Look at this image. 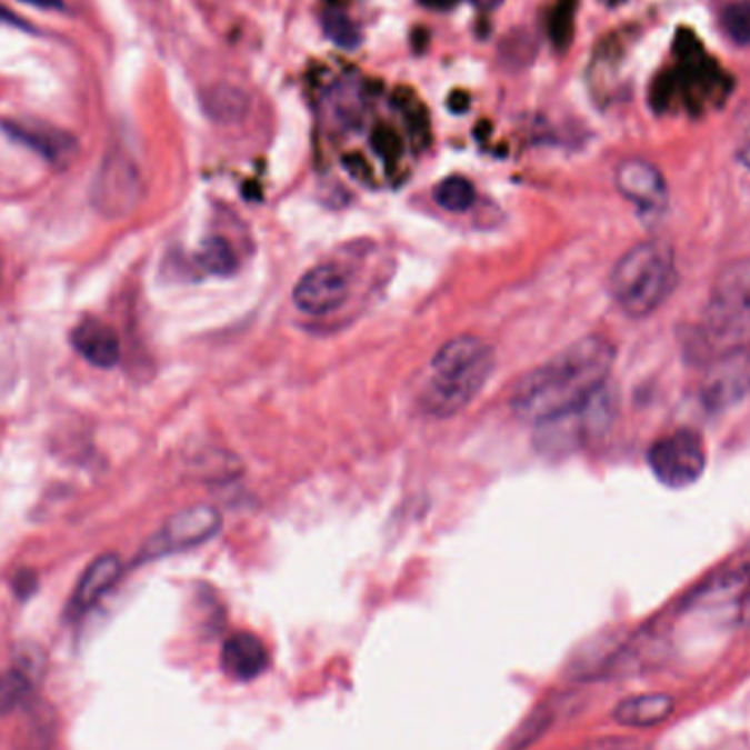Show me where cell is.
<instances>
[{
    "label": "cell",
    "instance_id": "6da1fadb",
    "mask_svg": "<svg viewBox=\"0 0 750 750\" xmlns=\"http://www.w3.org/2000/svg\"><path fill=\"white\" fill-rule=\"evenodd\" d=\"M617 349L603 336H586L544 364L529 371L509 398L513 416L533 426H544L582 409L614 367Z\"/></svg>",
    "mask_w": 750,
    "mask_h": 750
},
{
    "label": "cell",
    "instance_id": "7a4b0ae2",
    "mask_svg": "<svg viewBox=\"0 0 750 750\" xmlns=\"http://www.w3.org/2000/svg\"><path fill=\"white\" fill-rule=\"evenodd\" d=\"M497 369L494 349L479 336L448 340L430 362V380L421 393L428 416L452 417L468 409Z\"/></svg>",
    "mask_w": 750,
    "mask_h": 750
},
{
    "label": "cell",
    "instance_id": "3957f363",
    "mask_svg": "<svg viewBox=\"0 0 750 750\" xmlns=\"http://www.w3.org/2000/svg\"><path fill=\"white\" fill-rule=\"evenodd\" d=\"M610 294L614 303L632 319L654 314L678 286V266L673 249L650 240L628 250L610 272Z\"/></svg>",
    "mask_w": 750,
    "mask_h": 750
},
{
    "label": "cell",
    "instance_id": "277c9868",
    "mask_svg": "<svg viewBox=\"0 0 750 750\" xmlns=\"http://www.w3.org/2000/svg\"><path fill=\"white\" fill-rule=\"evenodd\" d=\"M698 336L700 347L713 358L750 349V257L736 259L718 272Z\"/></svg>",
    "mask_w": 750,
    "mask_h": 750
},
{
    "label": "cell",
    "instance_id": "5b68a950",
    "mask_svg": "<svg viewBox=\"0 0 750 750\" xmlns=\"http://www.w3.org/2000/svg\"><path fill=\"white\" fill-rule=\"evenodd\" d=\"M648 466L657 481L669 490L693 486L707 468V448L700 432L680 428L657 439L648 452Z\"/></svg>",
    "mask_w": 750,
    "mask_h": 750
},
{
    "label": "cell",
    "instance_id": "8992f818",
    "mask_svg": "<svg viewBox=\"0 0 750 750\" xmlns=\"http://www.w3.org/2000/svg\"><path fill=\"white\" fill-rule=\"evenodd\" d=\"M222 529V513L213 504H193L171 518H167L161 529H157L139 551L137 562L161 560L171 553L189 551L209 542Z\"/></svg>",
    "mask_w": 750,
    "mask_h": 750
},
{
    "label": "cell",
    "instance_id": "52a82bcc",
    "mask_svg": "<svg viewBox=\"0 0 750 750\" xmlns=\"http://www.w3.org/2000/svg\"><path fill=\"white\" fill-rule=\"evenodd\" d=\"M90 200L108 220H121L134 211L141 200V173L128 154L112 150L103 157L92 180Z\"/></svg>",
    "mask_w": 750,
    "mask_h": 750
},
{
    "label": "cell",
    "instance_id": "ba28073f",
    "mask_svg": "<svg viewBox=\"0 0 750 750\" xmlns=\"http://www.w3.org/2000/svg\"><path fill=\"white\" fill-rule=\"evenodd\" d=\"M750 393V349H736L716 356L704 371L698 389L700 404L720 413L740 404Z\"/></svg>",
    "mask_w": 750,
    "mask_h": 750
},
{
    "label": "cell",
    "instance_id": "9c48e42d",
    "mask_svg": "<svg viewBox=\"0 0 750 750\" xmlns=\"http://www.w3.org/2000/svg\"><path fill=\"white\" fill-rule=\"evenodd\" d=\"M349 274L336 263H321L308 270L292 290L294 306L312 317H326L336 312L349 299Z\"/></svg>",
    "mask_w": 750,
    "mask_h": 750
},
{
    "label": "cell",
    "instance_id": "30bf717a",
    "mask_svg": "<svg viewBox=\"0 0 750 750\" xmlns=\"http://www.w3.org/2000/svg\"><path fill=\"white\" fill-rule=\"evenodd\" d=\"M2 130L7 137L38 157H42L49 166L69 167L78 157V139L56 126L40 121H4Z\"/></svg>",
    "mask_w": 750,
    "mask_h": 750
},
{
    "label": "cell",
    "instance_id": "8fae6325",
    "mask_svg": "<svg viewBox=\"0 0 750 750\" xmlns=\"http://www.w3.org/2000/svg\"><path fill=\"white\" fill-rule=\"evenodd\" d=\"M619 193L641 207L643 211H661L667 204V184L663 173L641 159H628L614 171Z\"/></svg>",
    "mask_w": 750,
    "mask_h": 750
},
{
    "label": "cell",
    "instance_id": "7c38bea8",
    "mask_svg": "<svg viewBox=\"0 0 750 750\" xmlns=\"http://www.w3.org/2000/svg\"><path fill=\"white\" fill-rule=\"evenodd\" d=\"M693 606H718L731 612V621L740 628H750V564L718 578L700 590Z\"/></svg>",
    "mask_w": 750,
    "mask_h": 750
},
{
    "label": "cell",
    "instance_id": "4fadbf2b",
    "mask_svg": "<svg viewBox=\"0 0 750 750\" xmlns=\"http://www.w3.org/2000/svg\"><path fill=\"white\" fill-rule=\"evenodd\" d=\"M121 558L117 553H103L99 558H94L80 578V582L76 586L71 601H69V614L73 619L83 617L90 608H94V603L119 582L121 578Z\"/></svg>",
    "mask_w": 750,
    "mask_h": 750
},
{
    "label": "cell",
    "instance_id": "5bb4252c",
    "mask_svg": "<svg viewBox=\"0 0 750 750\" xmlns=\"http://www.w3.org/2000/svg\"><path fill=\"white\" fill-rule=\"evenodd\" d=\"M71 342L83 360L99 369H110L121 358V342L117 332L108 323L92 317H86L73 328Z\"/></svg>",
    "mask_w": 750,
    "mask_h": 750
},
{
    "label": "cell",
    "instance_id": "9a60e30c",
    "mask_svg": "<svg viewBox=\"0 0 750 750\" xmlns=\"http://www.w3.org/2000/svg\"><path fill=\"white\" fill-rule=\"evenodd\" d=\"M673 713V698L667 693H643L621 700L612 718L621 727L630 729H650L657 724H663L667 718Z\"/></svg>",
    "mask_w": 750,
    "mask_h": 750
},
{
    "label": "cell",
    "instance_id": "2e32d148",
    "mask_svg": "<svg viewBox=\"0 0 750 750\" xmlns=\"http://www.w3.org/2000/svg\"><path fill=\"white\" fill-rule=\"evenodd\" d=\"M222 667L231 678L252 680L268 667V652L263 643L249 632H240L224 643Z\"/></svg>",
    "mask_w": 750,
    "mask_h": 750
},
{
    "label": "cell",
    "instance_id": "e0dca14e",
    "mask_svg": "<svg viewBox=\"0 0 750 750\" xmlns=\"http://www.w3.org/2000/svg\"><path fill=\"white\" fill-rule=\"evenodd\" d=\"M202 108L211 121L222 126H236L249 117V92L240 86L218 83L202 92Z\"/></svg>",
    "mask_w": 750,
    "mask_h": 750
},
{
    "label": "cell",
    "instance_id": "ac0fdd59",
    "mask_svg": "<svg viewBox=\"0 0 750 750\" xmlns=\"http://www.w3.org/2000/svg\"><path fill=\"white\" fill-rule=\"evenodd\" d=\"M432 198H434V202L441 209H446L450 213H461V211H466V209H470L474 204L477 189H474V184L468 178L452 176V178L441 180L434 187Z\"/></svg>",
    "mask_w": 750,
    "mask_h": 750
},
{
    "label": "cell",
    "instance_id": "d6986e66",
    "mask_svg": "<svg viewBox=\"0 0 750 750\" xmlns=\"http://www.w3.org/2000/svg\"><path fill=\"white\" fill-rule=\"evenodd\" d=\"M330 108L342 126H356L362 117V97L356 83H338L330 92Z\"/></svg>",
    "mask_w": 750,
    "mask_h": 750
},
{
    "label": "cell",
    "instance_id": "ffe728a7",
    "mask_svg": "<svg viewBox=\"0 0 750 750\" xmlns=\"http://www.w3.org/2000/svg\"><path fill=\"white\" fill-rule=\"evenodd\" d=\"M323 29H326V36L332 40L336 47L340 49H347V51H353L360 47L362 38H360V31L358 27L349 20L347 13H342L340 9H328L323 13Z\"/></svg>",
    "mask_w": 750,
    "mask_h": 750
},
{
    "label": "cell",
    "instance_id": "44dd1931",
    "mask_svg": "<svg viewBox=\"0 0 750 750\" xmlns=\"http://www.w3.org/2000/svg\"><path fill=\"white\" fill-rule=\"evenodd\" d=\"M200 263L209 272L227 277V274L236 272L238 259H236V252L231 249V244L224 238H209L200 250Z\"/></svg>",
    "mask_w": 750,
    "mask_h": 750
},
{
    "label": "cell",
    "instance_id": "7402d4cb",
    "mask_svg": "<svg viewBox=\"0 0 750 750\" xmlns=\"http://www.w3.org/2000/svg\"><path fill=\"white\" fill-rule=\"evenodd\" d=\"M29 696V684L20 673L0 671V716L18 709Z\"/></svg>",
    "mask_w": 750,
    "mask_h": 750
},
{
    "label": "cell",
    "instance_id": "603a6c76",
    "mask_svg": "<svg viewBox=\"0 0 750 750\" xmlns=\"http://www.w3.org/2000/svg\"><path fill=\"white\" fill-rule=\"evenodd\" d=\"M722 24L733 40L742 44L750 42V2H736L724 9Z\"/></svg>",
    "mask_w": 750,
    "mask_h": 750
},
{
    "label": "cell",
    "instance_id": "cb8c5ba5",
    "mask_svg": "<svg viewBox=\"0 0 750 750\" xmlns=\"http://www.w3.org/2000/svg\"><path fill=\"white\" fill-rule=\"evenodd\" d=\"M373 148L378 150L380 157L384 159H398L400 152H402V143L400 139L396 137V132H391L389 128H380L376 134H373Z\"/></svg>",
    "mask_w": 750,
    "mask_h": 750
},
{
    "label": "cell",
    "instance_id": "d4e9b609",
    "mask_svg": "<svg viewBox=\"0 0 750 750\" xmlns=\"http://www.w3.org/2000/svg\"><path fill=\"white\" fill-rule=\"evenodd\" d=\"M736 157L750 171V108L744 110L738 123V139H736Z\"/></svg>",
    "mask_w": 750,
    "mask_h": 750
},
{
    "label": "cell",
    "instance_id": "484cf974",
    "mask_svg": "<svg viewBox=\"0 0 750 750\" xmlns=\"http://www.w3.org/2000/svg\"><path fill=\"white\" fill-rule=\"evenodd\" d=\"M20 2H27V4H33V7H40V9H62L64 7V0H20Z\"/></svg>",
    "mask_w": 750,
    "mask_h": 750
},
{
    "label": "cell",
    "instance_id": "4316f807",
    "mask_svg": "<svg viewBox=\"0 0 750 750\" xmlns=\"http://www.w3.org/2000/svg\"><path fill=\"white\" fill-rule=\"evenodd\" d=\"M472 2L479 4L481 9H494V7H499L502 0H472Z\"/></svg>",
    "mask_w": 750,
    "mask_h": 750
}]
</instances>
